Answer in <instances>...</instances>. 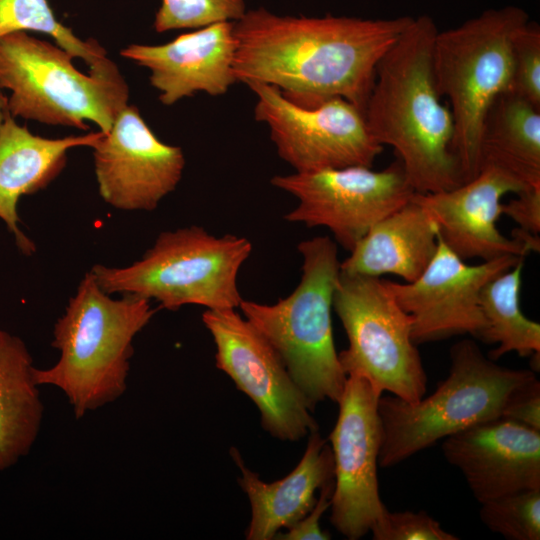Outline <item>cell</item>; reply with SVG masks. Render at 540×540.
<instances>
[{
	"label": "cell",
	"mask_w": 540,
	"mask_h": 540,
	"mask_svg": "<svg viewBox=\"0 0 540 540\" xmlns=\"http://www.w3.org/2000/svg\"><path fill=\"white\" fill-rule=\"evenodd\" d=\"M524 257L503 256L470 265L438 236L434 257L413 282L387 280L398 304L410 316L416 345L470 334L483 341L486 322L481 310L483 286Z\"/></svg>",
	"instance_id": "cell-14"
},
{
	"label": "cell",
	"mask_w": 540,
	"mask_h": 540,
	"mask_svg": "<svg viewBox=\"0 0 540 540\" xmlns=\"http://www.w3.org/2000/svg\"><path fill=\"white\" fill-rule=\"evenodd\" d=\"M271 184L297 199L285 220L326 227L348 251L374 224L409 202L415 193L397 158L380 171L349 166L293 172L274 176Z\"/></svg>",
	"instance_id": "cell-10"
},
{
	"label": "cell",
	"mask_w": 540,
	"mask_h": 540,
	"mask_svg": "<svg viewBox=\"0 0 540 540\" xmlns=\"http://www.w3.org/2000/svg\"><path fill=\"white\" fill-rule=\"evenodd\" d=\"M480 519L509 540L540 539V489L514 492L480 503Z\"/></svg>",
	"instance_id": "cell-26"
},
{
	"label": "cell",
	"mask_w": 540,
	"mask_h": 540,
	"mask_svg": "<svg viewBox=\"0 0 540 540\" xmlns=\"http://www.w3.org/2000/svg\"><path fill=\"white\" fill-rule=\"evenodd\" d=\"M73 59L57 44L24 31L0 37V87L11 91L9 114L81 130L93 122L107 133L128 104V85L119 69L86 75Z\"/></svg>",
	"instance_id": "cell-8"
},
{
	"label": "cell",
	"mask_w": 540,
	"mask_h": 540,
	"mask_svg": "<svg viewBox=\"0 0 540 540\" xmlns=\"http://www.w3.org/2000/svg\"><path fill=\"white\" fill-rule=\"evenodd\" d=\"M252 252L246 237L215 236L199 226L164 231L138 261L126 267L94 265L100 288L156 300L175 311L185 305L237 309L238 274Z\"/></svg>",
	"instance_id": "cell-6"
},
{
	"label": "cell",
	"mask_w": 540,
	"mask_h": 540,
	"mask_svg": "<svg viewBox=\"0 0 540 540\" xmlns=\"http://www.w3.org/2000/svg\"><path fill=\"white\" fill-rule=\"evenodd\" d=\"M441 449L479 503L540 489V431L499 417L446 437Z\"/></svg>",
	"instance_id": "cell-17"
},
{
	"label": "cell",
	"mask_w": 540,
	"mask_h": 540,
	"mask_svg": "<svg viewBox=\"0 0 540 540\" xmlns=\"http://www.w3.org/2000/svg\"><path fill=\"white\" fill-rule=\"evenodd\" d=\"M450 360L448 376L429 396L414 402L380 396L379 466H395L448 436L501 417L513 392L536 378L531 370L496 364L470 339L452 346Z\"/></svg>",
	"instance_id": "cell-5"
},
{
	"label": "cell",
	"mask_w": 540,
	"mask_h": 540,
	"mask_svg": "<svg viewBox=\"0 0 540 540\" xmlns=\"http://www.w3.org/2000/svg\"><path fill=\"white\" fill-rule=\"evenodd\" d=\"M501 205V213L518 224L520 231L540 237V186L528 187Z\"/></svg>",
	"instance_id": "cell-32"
},
{
	"label": "cell",
	"mask_w": 540,
	"mask_h": 540,
	"mask_svg": "<svg viewBox=\"0 0 540 540\" xmlns=\"http://www.w3.org/2000/svg\"><path fill=\"white\" fill-rule=\"evenodd\" d=\"M523 189L503 172L486 167L453 189L414 193L412 198L428 212L438 236L458 257L489 261L509 255L525 258L532 252L522 239L508 238L497 227L501 198Z\"/></svg>",
	"instance_id": "cell-16"
},
{
	"label": "cell",
	"mask_w": 540,
	"mask_h": 540,
	"mask_svg": "<svg viewBox=\"0 0 540 540\" xmlns=\"http://www.w3.org/2000/svg\"><path fill=\"white\" fill-rule=\"evenodd\" d=\"M92 149L99 194L120 210L155 209L175 190L185 167L181 147L162 142L129 104Z\"/></svg>",
	"instance_id": "cell-15"
},
{
	"label": "cell",
	"mask_w": 540,
	"mask_h": 540,
	"mask_svg": "<svg viewBox=\"0 0 540 540\" xmlns=\"http://www.w3.org/2000/svg\"><path fill=\"white\" fill-rule=\"evenodd\" d=\"M246 85L256 96L255 120L268 127L278 155L294 172L371 167L383 150L371 135L364 113L344 99L305 108L275 86Z\"/></svg>",
	"instance_id": "cell-11"
},
{
	"label": "cell",
	"mask_w": 540,
	"mask_h": 540,
	"mask_svg": "<svg viewBox=\"0 0 540 540\" xmlns=\"http://www.w3.org/2000/svg\"><path fill=\"white\" fill-rule=\"evenodd\" d=\"M1 87H0V127L2 126L6 116L9 114L8 107H7V97H5L1 93Z\"/></svg>",
	"instance_id": "cell-33"
},
{
	"label": "cell",
	"mask_w": 540,
	"mask_h": 540,
	"mask_svg": "<svg viewBox=\"0 0 540 540\" xmlns=\"http://www.w3.org/2000/svg\"><path fill=\"white\" fill-rule=\"evenodd\" d=\"M19 31L49 35L59 47L74 58L83 60L91 72L118 69L97 41L82 40L69 27L60 23L48 0H0V37Z\"/></svg>",
	"instance_id": "cell-25"
},
{
	"label": "cell",
	"mask_w": 540,
	"mask_h": 540,
	"mask_svg": "<svg viewBox=\"0 0 540 540\" xmlns=\"http://www.w3.org/2000/svg\"><path fill=\"white\" fill-rule=\"evenodd\" d=\"M381 395L364 378L347 376L329 436L334 460L330 521L349 540L371 532L388 511L380 498L377 476Z\"/></svg>",
	"instance_id": "cell-13"
},
{
	"label": "cell",
	"mask_w": 540,
	"mask_h": 540,
	"mask_svg": "<svg viewBox=\"0 0 540 540\" xmlns=\"http://www.w3.org/2000/svg\"><path fill=\"white\" fill-rule=\"evenodd\" d=\"M334 490V479L325 483L319 490V498L315 505L301 520L287 529L279 532L275 539L284 540H327L330 534L320 527V519L324 512L330 508Z\"/></svg>",
	"instance_id": "cell-31"
},
{
	"label": "cell",
	"mask_w": 540,
	"mask_h": 540,
	"mask_svg": "<svg viewBox=\"0 0 540 540\" xmlns=\"http://www.w3.org/2000/svg\"><path fill=\"white\" fill-rule=\"evenodd\" d=\"M524 259L488 281L480 294L481 310L486 322L483 342L498 344L489 358L516 352L519 356L540 353V325L527 318L520 306Z\"/></svg>",
	"instance_id": "cell-24"
},
{
	"label": "cell",
	"mask_w": 540,
	"mask_h": 540,
	"mask_svg": "<svg viewBox=\"0 0 540 540\" xmlns=\"http://www.w3.org/2000/svg\"><path fill=\"white\" fill-rule=\"evenodd\" d=\"M437 244L435 222L411 198L370 228L350 255L340 262V271L373 277L394 274L413 282L431 262Z\"/></svg>",
	"instance_id": "cell-21"
},
{
	"label": "cell",
	"mask_w": 540,
	"mask_h": 540,
	"mask_svg": "<svg viewBox=\"0 0 540 540\" xmlns=\"http://www.w3.org/2000/svg\"><path fill=\"white\" fill-rule=\"evenodd\" d=\"M434 20L413 18L379 61L364 117L374 139L394 149L415 193L463 183L452 152L454 122L436 86Z\"/></svg>",
	"instance_id": "cell-2"
},
{
	"label": "cell",
	"mask_w": 540,
	"mask_h": 540,
	"mask_svg": "<svg viewBox=\"0 0 540 540\" xmlns=\"http://www.w3.org/2000/svg\"><path fill=\"white\" fill-rule=\"evenodd\" d=\"M298 251L302 274L292 293L273 304L243 299L239 309L279 354L313 411L324 400L338 403L347 380L331 321L340 261L327 236L302 241Z\"/></svg>",
	"instance_id": "cell-4"
},
{
	"label": "cell",
	"mask_w": 540,
	"mask_h": 540,
	"mask_svg": "<svg viewBox=\"0 0 540 540\" xmlns=\"http://www.w3.org/2000/svg\"><path fill=\"white\" fill-rule=\"evenodd\" d=\"M501 417L540 431V382L537 378L513 392Z\"/></svg>",
	"instance_id": "cell-30"
},
{
	"label": "cell",
	"mask_w": 540,
	"mask_h": 540,
	"mask_svg": "<svg viewBox=\"0 0 540 540\" xmlns=\"http://www.w3.org/2000/svg\"><path fill=\"white\" fill-rule=\"evenodd\" d=\"M236 40L234 22H217L184 33L170 42L130 44L120 52L149 70V81L159 101L171 106L185 97L204 92L225 94L237 83L234 72Z\"/></svg>",
	"instance_id": "cell-18"
},
{
	"label": "cell",
	"mask_w": 540,
	"mask_h": 540,
	"mask_svg": "<svg viewBox=\"0 0 540 540\" xmlns=\"http://www.w3.org/2000/svg\"><path fill=\"white\" fill-rule=\"evenodd\" d=\"M412 19L247 10L234 22V72L238 82L275 86L301 107L341 98L364 113L379 61Z\"/></svg>",
	"instance_id": "cell-1"
},
{
	"label": "cell",
	"mask_w": 540,
	"mask_h": 540,
	"mask_svg": "<svg viewBox=\"0 0 540 540\" xmlns=\"http://www.w3.org/2000/svg\"><path fill=\"white\" fill-rule=\"evenodd\" d=\"M103 132L51 139L33 134L8 114L0 127V219L14 235L18 249L31 255L34 243L21 231L17 204L23 195L45 188L63 170L67 153L92 148Z\"/></svg>",
	"instance_id": "cell-20"
},
{
	"label": "cell",
	"mask_w": 540,
	"mask_h": 540,
	"mask_svg": "<svg viewBox=\"0 0 540 540\" xmlns=\"http://www.w3.org/2000/svg\"><path fill=\"white\" fill-rule=\"evenodd\" d=\"M486 167L524 188L540 186V107L511 91L494 99L479 140V171Z\"/></svg>",
	"instance_id": "cell-22"
},
{
	"label": "cell",
	"mask_w": 540,
	"mask_h": 540,
	"mask_svg": "<svg viewBox=\"0 0 540 540\" xmlns=\"http://www.w3.org/2000/svg\"><path fill=\"white\" fill-rule=\"evenodd\" d=\"M155 312L137 295L112 298L89 271L54 325L59 359L35 368L36 382L61 390L77 419L116 401L127 388L133 340Z\"/></svg>",
	"instance_id": "cell-3"
},
{
	"label": "cell",
	"mask_w": 540,
	"mask_h": 540,
	"mask_svg": "<svg viewBox=\"0 0 540 540\" xmlns=\"http://www.w3.org/2000/svg\"><path fill=\"white\" fill-rule=\"evenodd\" d=\"M333 310L348 338V347L338 353L346 376L364 378L378 393L408 402L424 396L427 376L412 339L411 318L387 280L340 271Z\"/></svg>",
	"instance_id": "cell-9"
},
{
	"label": "cell",
	"mask_w": 540,
	"mask_h": 540,
	"mask_svg": "<svg viewBox=\"0 0 540 540\" xmlns=\"http://www.w3.org/2000/svg\"><path fill=\"white\" fill-rule=\"evenodd\" d=\"M520 7L489 9L463 24L438 31L432 51L437 89L454 122L452 152L463 183L479 173V140L484 116L511 82V46L529 21Z\"/></svg>",
	"instance_id": "cell-7"
},
{
	"label": "cell",
	"mask_w": 540,
	"mask_h": 540,
	"mask_svg": "<svg viewBox=\"0 0 540 540\" xmlns=\"http://www.w3.org/2000/svg\"><path fill=\"white\" fill-rule=\"evenodd\" d=\"M35 368L23 340L0 328V471L26 456L39 435L44 406Z\"/></svg>",
	"instance_id": "cell-23"
},
{
	"label": "cell",
	"mask_w": 540,
	"mask_h": 540,
	"mask_svg": "<svg viewBox=\"0 0 540 540\" xmlns=\"http://www.w3.org/2000/svg\"><path fill=\"white\" fill-rule=\"evenodd\" d=\"M246 11L245 0H161L153 27L159 33L198 29L217 22H235Z\"/></svg>",
	"instance_id": "cell-27"
},
{
	"label": "cell",
	"mask_w": 540,
	"mask_h": 540,
	"mask_svg": "<svg viewBox=\"0 0 540 540\" xmlns=\"http://www.w3.org/2000/svg\"><path fill=\"white\" fill-rule=\"evenodd\" d=\"M509 91L540 107V26L535 21L525 23L513 38Z\"/></svg>",
	"instance_id": "cell-28"
},
{
	"label": "cell",
	"mask_w": 540,
	"mask_h": 540,
	"mask_svg": "<svg viewBox=\"0 0 540 540\" xmlns=\"http://www.w3.org/2000/svg\"><path fill=\"white\" fill-rule=\"evenodd\" d=\"M374 540H457L426 512H390L372 529Z\"/></svg>",
	"instance_id": "cell-29"
},
{
	"label": "cell",
	"mask_w": 540,
	"mask_h": 540,
	"mask_svg": "<svg viewBox=\"0 0 540 540\" xmlns=\"http://www.w3.org/2000/svg\"><path fill=\"white\" fill-rule=\"evenodd\" d=\"M231 456L241 471L238 483L251 507L248 540H272L282 528H290L313 508L315 493L334 479V460L330 445L319 431L309 433L305 452L297 466L283 479L264 482L245 466L238 450Z\"/></svg>",
	"instance_id": "cell-19"
},
{
	"label": "cell",
	"mask_w": 540,
	"mask_h": 540,
	"mask_svg": "<svg viewBox=\"0 0 540 540\" xmlns=\"http://www.w3.org/2000/svg\"><path fill=\"white\" fill-rule=\"evenodd\" d=\"M202 321L216 347V367L257 406L266 432L282 441H298L318 430L281 357L242 314L236 309H206Z\"/></svg>",
	"instance_id": "cell-12"
}]
</instances>
